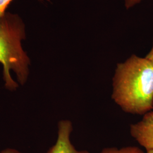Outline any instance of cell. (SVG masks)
I'll list each match as a JSON object with an SVG mask.
<instances>
[{"label":"cell","mask_w":153,"mask_h":153,"mask_svg":"<svg viewBox=\"0 0 153 153\" xmlns=\"http://www.w3.org/2000/svg\"><path fill=\"white\" fill-rule=\"evenodd\" d=\"M114 102L124 112L143 115L153 109V64L131 55L118 63L112 78Z\"/></svg>","instance_id":"1"},{"label":"cell","mask_w":153,"mask_h":153,"mask_svg":"<svg viewBox=\"0 0 153 153\" xmlns=\"http://www.w3.org/2000/svg\"><path fill=\"white\" fill-rule=\"evenodd\" d=\"M73 128L69 120H62L58 123L57 138L55 145L47 153H90L88 150H76L71 143V134Z\"/></svg>","instance_id":"4"},{"label":"cell","mask_w":153,"mask_h":153,"mask_svg":"<svg viewBox=\"0 0 153 153\" xmlns=\"http://www.w3.org/2000/svg\"><path fill=\"white\" fill-rule=\"evenodd\" d=\"M100 153H145L137 146H128L123 148L108 147L102 150Z\"/></svg>","instance_id":"5"},{"label":"cell","mask_w":153,"mask_h":153,"mask_svg":"<svg viewBox=\"0 0 153 153\" xmlns=\"http://www.w3.org/2000/svg\"><path fill=\"white\" fill-rule=\"evenodd\" d=\"M146 153H153V150H150L146 151Z\"/></svg>","instance_id":"10"},{"label":"cell","mask_w":153,"mask_h":153,"mask_svg":"<svg viewBox=\"0 0 153 153\" xmlns=\"http://www.w3.org/2000/svg\"><path fill=\"white\" fill-rule=\"evenodd\" d=\"M13 0H0V19L3 16L6 12V9L10 5L11 2ZM38 1H44V0H38ZM49 2L51 0H45Z\"/></svg>","instance_id":"6"},{"label":"cell","mask_w":153,"mask_h":153,"mask_svg":"<svg viewBox=\"0 0 153 153\" xmlns=\"http://www.w3.org/2000/svg\"><path fill=\"white\" fill-rule=\"evenodd\" d=\"M130 133L146 151L153 150V109L143 115L141 120L131 125Z\"/></svg>","instance_id":"3"},{"label":"cell","mask_w":153,"mask_h":153,"mask_svg":"<svg viewBox=\"0 0 153 153\" xmlns=\"http://www.w3.org/2000/svg\"><path fill=\"white\" fill-rule=\"evenodd\" d=\"M0 153H20L19 151L16 150V149H10V148H8V149H6L5 150H2L1 152H0Z\"/></svg>","instance_id":"9"},{"label":"cell","mask_w":153,"mask_h":153,"mask_svg":"<svg viewBox=\"0 0 153 153\" xmlns=\"http://www.w3.org/2000/svg\"><path fill=\"white\" fill-rule=\"evenodd\" d=\"M26 39V25L21 16L6 11L0 19V63L3 66L5 87L10 91L19 86L12 78L11 71L21 85L27 82L30 74L31 60L22 47Z\"/></svg>","instance_id":"2"},{"label":"cell","mask_w":153,"mask_h":153,"mask_svg":"<svg viewBox=\"0 0 153 153\" xmlns=\"http://www.w3.org/2000/svg\"><path fill=\"white\" fill-rule=\"evenodd\" d=\"M145 58L147 59L148 60L150 61L153 64V46L152 49L149 51L147 55L145 56Z\"/></svg>","instance_id":"8"},{"label":"cell","mask_w":153,"mask_h":153,"mask_svg":"<svg viewBox=\"0 0 153 153\" xmlns=\"http://www.w3.org/2000/svg\"><path fill=\"white\" fill-rule=\"evenodd\" d=\"M126 9H129L136 5L138 4L142 0H124Z\"/></svg>","instance_id":"7"}]
</instances>
